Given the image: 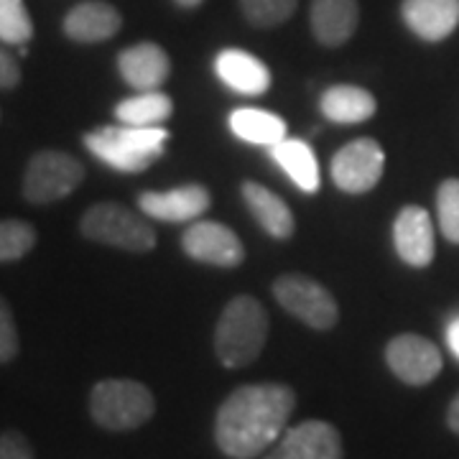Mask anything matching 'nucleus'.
Instances as JSON below:
<instances>
[{
    "label": "nucleus",
    "instance_id": "1",
    "mask_svg": "<svg viewBox=\"0 0 459 459\" xmlns=\"http://www.w3.org/2000/svg\"><path fill=\"white\" fill-rule=\"evenodd\" d=\"M296 394L286 383L240 385L220 403L214 416V442L230 459L263 457L289 429Z\"/></svg>",
    "mask_w": 459,
    "mask_h": 459
},
{
    "label": "nucleus",
    "instance_id": "2",
    "mask_svg": "<svg viewBox=\"0 0 459 459\" xmlns=\"http://www.w3.org/2000/svg\"><path fill=\"white\" fill-rule=\"evenodd\" d=\"M268 314L253 296H238L220 314L214 329V355L230 370L247 368L268 342Z\"/></svg>",
    "mask_w": 459,
    "mask_h": 459
},
{
    "label": "nucleus",
    "instance_id": "3",
    "mask_svg": "<svg viewBox=\"0 0 459 459\" xmlns=\"http://www.w3.org/2000/svg\"><path fill=\"white\" fill-rule=\"evenodd\" d=\"M169 133L164 128H138V126H102L84 135L87 151L115 171L138 174L161 159Z\"/></svg>",
    "mask_w": 459,
    "mask_h": 459
},
{
    "label": "nucleus",
    "instance_id": "4",
    "mask_svg": "<svg viewBox=\"0 0 459 459\" xmlns=\"http://www.w3.org/2000/svg\"><path fill=\"white\" fill-rule=\"evenodd\" d=\"M156 413L151 388L131 377H108L90 391V416L108 431H133L148 424Z\"/></svg>",
    "mask_w": 459,
    "mask_h": 459
},
{
    "label": "nucleus",
    "instance_id": "5",
    "mask_svg": "<svg viewBox=\"0 0 459 459\" xmlns=\"http://www.w3.org/2000/svg\"><path fill=\"white\" fill-rule=\"evenodd\" d=\"M84 238L102 243V246L146 253L156 246V232L141 214L128 210L117 202H98L92 204L80 220Z\"/></svg>",
    "mask_w": 459,
    "mask_h": 459
},
{
    "label": "nucleus",
    "instance_id": "6",
    "mask_svg": "<svg viewBox=\"0 0 459 459\" xmlns=\"http://www.w3.org/2000/svg\"><path fill=\"white\" fill-rule=\"evenodd\" d=\"M84 181V166L65 151L36 153L23 174V197L33 204H49L69 197Z\"/></svg>",
    "mask_w": 459,
    "mask_h": 459
},
{
    "label": "nucleus",
    "instance_id": "7",
    "mask_svg": "<svg viewBox=\"0 0 459 459\" xmlns=\"http://www.w3.org/2000/svg\"><path fill=\"white\" fill-rule=\"evenodd\" d=\"M273 296L286 312L316 332H327L340 319V307L334 296L309 276H299V273L281 276L273 283Z\"/></svg>",
    "mask_w": 459,
    "mask_h": 459
},
{
    "label": "nucleus",
    "instance_id": "8",
    "mask_svg": "<svg viewBox=\"0 0 459 459\" xmlns=\"http://www.w3.org/2000/svg\"><path fill=\"white\" fill-rule=\"evenodd\" d=\"M385 362L391 373L406 385H429L444 368L439 347L413 332H403L385 344Z\"/></svg>",
    "mask_w": 459,
    "mask_h": 459
},
{
    "label": "nucleus",
    "instance_id": "9",
    "mask_svg": "<svg viewBox=\"0 0 459 459\" xmlns=\"http://www.w3.org/2000/svg\"><path fill=\"white\" fill-rule=\"evenodd\" d=\"M385 169V153L373 138H358L332 159V179L347 195H365L376 186Z\"/></svg>",
    "mask_w": 459,
    "mask_h": 459
},
{
    "label": "nucleus",
    "instance_id": "10",
    "mask_svg": "<svg viewBox=\"0 0 459 459\" xmlns=\"http://www.w3.org/2000/svg\"><path fill=\"white\" fill-rule=\"evenodd\" d=\"M263 459H344L342 434L329 421L309 419L286 429Z\"/></svg>",
    "mask_w": 459,
    "mask_h": 459
},
{
    "label": "nucleus",
    "instance_id": "11",
    "mask_svg": "<svg viewBox=\"0 0 459 459\" xmlns=\"http://www.w3.org/2000/svg\"><path fill=\"white\" fill-rule=\"evenodd\" d=\"M181 247L189 258L217 268H235L246 258L240 238L220 222H195L181 235Z\"/></svg>",
    "mask_w": 459,
    "mask_h": 459
},
{
    "label": "nucleus",
    "instance_id": "12",
    "mask_svg": "<svg viewBox=\"0 0 459 459\" xmlns=\"http://www.w3.org/2000/svg\"><path fill=\"white\" fill-rule=\"evenodd\" d=\"M210 192L202 184H186L169 192H143L138 197V207L143 214L161 222H192L199 214L210 210Z\"/></svg>",
    "mask_w": 459,
    "mask_h": 459
},
{
    "label": "nucleus",
    "instance_id": "13",
    "mask_svg": "<svg viewBox=\"0 0 459 459\" xmlns=\"http://www.w3.org/2000/svg\"><path fill=\"white\" fill-rule=\"evenodd\" d=\"M394 243L401 261L413 268H427L434 261V225L424 207L409 204L398 212L394 222Z\"/></svg>",
    "mask_w": 459,
    "mask_h": 459
},
{
    "label": "nucleus",
    "instance_id": "14",
    "mask_svg": "<svg viewBox=\"0 0 459 459\" xmlns=\"http://www.w3.org/2000/svg\"><path fill=\"white\" fill-rule=\"evenodd\" d=\"M117 69H120V77L131 87L148 92V90H159L169 80L171 59L159 44L141 41L117 54Z\"/></svg>",
    "mask_w": 459,
    "mask_h": 459
},
{
    "label": "nucleus",
    "instance_id": "15",
    "mask_svg": "<svg viewBox=\"0 0 459 459\" xmlns=\"http://www.w3.org/2000/svg\"><path fill=\"white\" fill-rule=\"evenodd\" d=\"M123 26L117 8L105 0H87L65 16V33L77 44H100L113 39Z\"/></svg>",
    "mask_w": 459,
    "mask_h": 459
},
{
    "label": "nucleus",
    "instance_id": "16",
    "mask_svg": "<svg viewBox=\"0 0 459 459\" xmlns=\"http://www.w3.org/2000/svg\"><path fill=\"white\" fill-rule=\"evenodd\" d=\"M401 16L424 41H444L459 26V0H403Z\"/></svg>",
    "mask_w": 459,
    "mask_h": 459
},
{
    "label": "nucleus",
    "instance_id": "17",
    "mask_svg": "<svg viewBox=\"0 0 459 459\" xmlns=\"http://www.w3.org/2000/svg\"><path fill=\"white\" fill-rule=\"evenodd\" d=\"M360 5L358 0H314L312 31L325 47H342L358 31Z\"/></svg>",
    "mask_w": 459,
    "mask_h": 459
},
{
    "label": "nucleus",
    "instance_id": "18",
    "mask_svg": "<svg viewBox=\"0 0 459 459\" xmlns=\"http://www.w3.org/2000/svg\"><path fill=\"white\" fill-rule=\"evenodd\" d=\"M217 77L228 84L232 92H240V95H263L268 87H271V72L268 66L263 65L258 56L247 54L240 49H225L220 51L217 62Z\"/></svg>",
    "mask_w": 459,
    "mask_h": 459
},
{
    "label": "nucleus",
    "instance_id": "19",
    "mask_svg": "<svg viewBox=\"0 0 459 459\" xmlns=\"http://www.w3.org/2000/svg\"><path fill=\"white\" fill-rule=\"evenodd\" d=\"M240 192H243V199H246L250 214L255 217V222L271 238L289 240L294 235V214L279 195H273L271 189H265L258 181H246L240 186Z\"/></svg>",
    "mask_w": 459,
    "mask_h": 459
},
{
    "label": "nucleus",
    "instance_id": "20",
    "mask_svg": "<svg viewBox=\"0 0 459 459\" xmlns=\"http://www.w3.org/2000/svg\"><path fill=\"white\" fill-rule=\"evenodd\" d=\"M322 113L329 123L355 126L370 120L377 110L376 98L358 84H334L322 95Z\"/></svg>",
    "mask_w": 459,
    "mask_h": 459
},
{
    "label": "nucleus",
    "instance_id": "21",
    "mask_svg": "<svg viewBox=\"0 0 459 459\" xmlns=\"http://www.w3.org/2000/svg\"><path fill=\"white\" fill-rule=\"evenodd\" d=\"M271 151H273L276 164L294 179L301 192L314 195L319 189V164H316V156L309 143H304L299 138H283Z\"/></svg>",
    "mask_w": 459,
    "mask_h": 459
},
{
    "label": "nucleus",
    "instance_id": "22",
    "mask_svg": "<svg viewBox=\"0 0 459 459\" xmlns=\"http://www.w3.org/2000/svg\"><path fill=\"white\" fill-rule=\"evenodd\" d=\"M230 128L238 138L255 146L273 148L286 138V123L279 115L268 110H255V108H238L230 115Z\"/></svg>",
    "mask_w": 459,
    "mask_h": 459
},
{
    "label": "nucleus",
    "instance_id": "23",
    "mask_svg": "<svg viewBox=\"0 0 459 459\" xmlns=\"http://www.w3.org/2000/svg\"><path fill=\"white\" fill-rule=\"evenodd\" d=\"M174 113V102L169 95L159 90H148L141 95L117 102L115 117L126 126H138V128H156L164 126L166 120Z\"/></svg>",
    "mask_w": 459,
    "mask_h": 459
},
{
    "label": "nucleus",
    "instance_id": "24",
    "mask_svg": "<svg viewBox=\"0 0 459 459\" xmlns=\"http://www.w3.org/2000/svg\"><path fill=\"white\" fill-rule=\"evenodd\" d=\"M33 36V21L23 0H0V41L23 47Z\"/></svg>",
    "mask_w": 459,
    "mask_h": 459
},
{
    "label": "nucleus",
    "instance_id": "25",
    "mask_svg": "<svg viewBox=\"0 0 459 459\" xmlns=\"http://www.w3.org/2000/svg\"><path fill=\"white\" fill-rule=\"evenodd\" d=\"M36 230L23 220H0V263H11L31 253Z\"/></svg>",
    "mask_w": 459,
    "mask_h": 459
},
{
    "label": "nucleus",
    "instance_id": "26",
    "mask_svg": "<svg viewBox=\"0 0 459 459\" xmlns=\"http://www.w3.org/2000/svg\"><path fill=\"white\" fill-rule=\"evenodd\" d=\"M299 0H240L243 16L261 29H273L294 16Z\"/></svg>",
    "mask_w": 459,
    "mask_h": 459
},
{
    "label": "nucleus",
    "instance_id": "27",
    "mask_svg": "<svg viewBox=\"0 0 459 459\" xmlns=\"http://www.w3.org/2000/svg\"><path fill=\"white\" fill-rule=\"evenodd\" d=\"M437 214H439V230L444 238L459 246V179H446L439 184Z\"/></svg>",
    "mask_w": 459,
    "mask_h": 459
},
{
    "label": "nucleus",
    "instance_id": "28",
    "mask_svg": "<svg viewBox=\"0 0 459 459\" xmlns=\"http://www.w3.org/2000/svg\"><path fill=\"white\" fill-rule=\"evenodd\" d=\"M18 327L13 312L8 307V301L0 296V365L3 362H11L18 355Z\"/></svg>",
    "mask_w": 459,
    "mask_h": 459
},
{
    "label": "nucleus",
    "instance_id": "29",
    "mask_svg": "<svg viewBox=\"0 0 459 459\" xmlns=\"http://www.w3.org/2000/svg\"><path fill=\"white\" fill-rule=\"evenodd\" d=\"M0 459H36L31 442L21 431H3L0 434Z\"/></svg>",
    "mask_w": 459,
    "mask_h": 459
},
{
    "label": "nucleus",
    "instance_id": "30",
    "mask_svg": "<svg viewBox=\"0 0 459 459\" xmlns=\"http://www.w3.org/2000/svg\"><path fill=\"white\" fill-rule=\"evenodd\" d=\"M21 82V66L5 49H0V90H13Z\"/></svg>",
    "mask_w": 459,
    "mask_h": 459
},
{
    "label": "nucleus",
    "instance_id": "31",
    "mask_svg": "<svg viewBox=\"0 0 459 459\" xmlns=\"http://www.w3.org/2000/svg\"><path fill=\"white\" fill-rule=\"evenodd\" d=\"M446 429L459 437V394L455 395V398L449 401V406H446Z\"/></svg>",
    "mask_w": 459,
    "mask_h": 459
},
{
    "label": "nucleus",
    "instance_id": "32",
    "mask_svg": "<svg viewBox=\"0 0 459 459\" xmlns=\"http://www.w3.org/2000/svg\"><path fill=\"white\" fill-rule=\"evenodd\" d=\"M446 342L452 347V352L459 358V319H455L452 325H449V332H446Z\"/></svg>",
    "mask_w": 459,
    "mask_h": 459
},
{
    "label": "nucleus",
    "instance_id": "33",
    "mask_svg": "<svg viewBox=\"0 0 459 459\" xmlns=\"http://www.w3.org/2000/svg\"><path fill=\"white\" fill-rule=\"evenodd\" d=\"M177 5H181V8H197V5H202V0H174Z\"/></svg>",
    "mask_w": 459,
    "mask_h": 459
}]
</instances>
